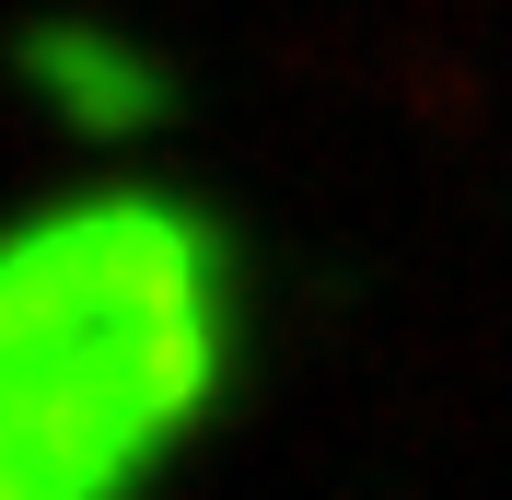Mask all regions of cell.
<instances>
[{
    "mask_svg": "<svg viewBox=\"0 0 512 500\" xmlns=\"http://www.w3.org/2000/svg\"><path fill=\"white\" fill-rule=\"evenodd\" d=\"M210 373V245L163 198L0 233V500H105Z\"/></svg>",
    "mask_w": 512,
    "mask_h": 500,
    "instance_id": "6da1fadb",
    "label": "cell"
}]
</instances>
